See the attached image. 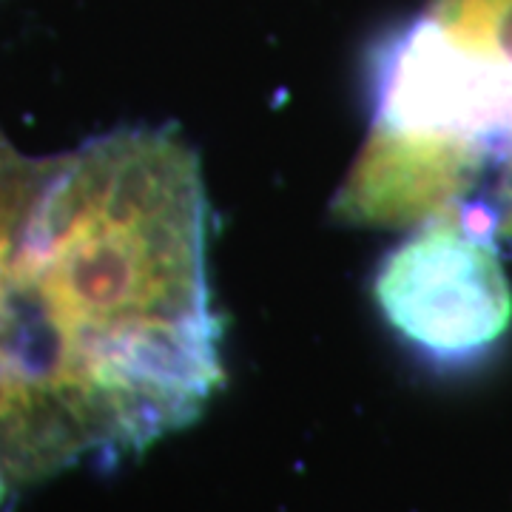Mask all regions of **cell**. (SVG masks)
Segmentation results:
<instances>
[{
	"label": "cell",
	"instance_id": "1",
	"mask_svg": "<svg viewBox=\"0 0 512 512\" xmlns=\"http://www.w3.org/2000/svg\"><path fill=\"white\" fill-rule=\"evenodd\" d=\"M220 379L194 148L128 128L35 160L0 137V481L143 450Z\"/></svg>",
	"mask_w": 512,
	"mask_h": 512
},
{
	"label": "cell",
	"instance_id": "2",
	"mask_svg": "<svg viewBox=\"0 0 512 512\" xmlns=\"http://www.w3.org/2000/svg\"><path fill=\"white\" fill-rule=\"evenodd\" d=\"M373 94L333 217L512 248V0H430L387 46Z\"/></svg>",
	"mask_w": 512,
	"mask_h": 512
},
{
	"label": "cell",
	"instance_id": "3",
	"mask_svg": "<svg viewBox=\"0 0 512 512\" xmlns=\"http://www.w3.org/2000/svg\"><path fill=\"white\" fill-rule=\"evenodd\" d=\"M376 302L410 345L441 362L490 350L512 322L498 245L453 225H421L376 274Z\"/></svg>",
	"mask_w": 512,
	"mask_h": 512
},
{
	"label": "cell",
	"instance_id": "4",
	"mask_svg": "<svg viewBox=\"0 0 512 512\" xmlns=\"http://www.w3.org/2000/svg\"><path fill=\"white\" fill-rule=\"evenodd\" d=\"M3 490H6V484H3V481H0V493H3Z\"/></svg>",
	"mask_w": 512,
	"mask_h": 512
}]
</instances>
